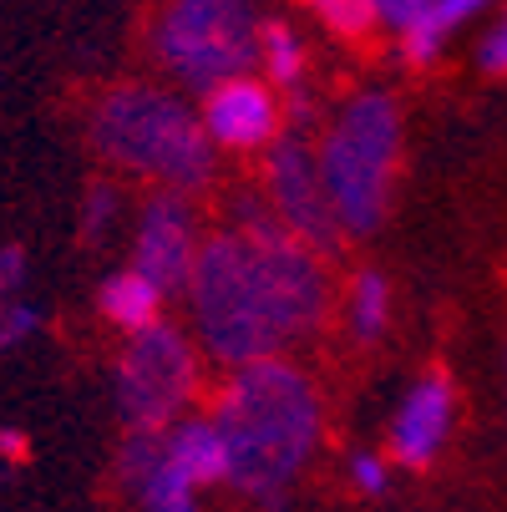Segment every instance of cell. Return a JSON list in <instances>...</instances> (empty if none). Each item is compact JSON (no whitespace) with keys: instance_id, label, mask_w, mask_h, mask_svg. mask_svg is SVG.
Returning a JSON list of instances; mask_svg holds the SVG:
<instances>
[{"instance_id":"obj_18","label":"cell","mask_w":507,"mask_h":512,"mask_svg":"<svg viewBox=\"0 0 507 512\" xmlns=\"http://www.w3.org/2000/svg\"><path fill=\"white\" fill-rule=\"evenodd\" d=\"M41 330V310L21 295H0V350H11Z\"/></svg>"},{"instance_id":"obj_21","label":"cell","mask_w":507,"mask_h":512,"mask_svg":"<svg viewBox=\"0 0 507 512\" xmlns=\"http://www.w3.org/2000/svg\"><path fill=\"white\" fill-rule=\"evenodd\" d=\"M477 61H482V71H492V77H507V16L487 31V41H482Z\"/></svg>"},{"instance_id":"obj_2","label":"cell","mask_w":507,"mask_h":512,"mask_svg":"<svg viewBox=\"0 0 507 512\" xmlns=\"http://www.w3.org/2000/svg\"><path fill=\"white\" fill-rule=\"evenodd\" d=\"M213 426L229 452V482L254 502H279L320 442V396L289 360H259L213 396Z\"/></svg>"},{"instance_id":"obj_7","label":"cell","mask_w":507,"mask_h":512,"mask_svg":"<svg viewBox=\"0 0 507 512\" xmlns=\"http://www.w3.org/2000/svg\"><path fill=\"white\" fill-rule=\"evenodd\" d=\"M264 193H269V208L279 213V224L305 249L330 254L340 244V224H335V208H330V193L320 178V158H310L300 137H279L269 148Z\"/></svg>"},{"instance_id":"obj_10","label":"cell","mask_w":507,"mask_h":512,"mask_svg":"<svg viewBox=\"0 0 507 512\" xmlns=\"http://www.w3.org/2000/svg\"><path fill=\"white\" fill-rule=\"evenodd\" d=\"M447 431H452V381L442 371H431L401 401V416L391 426V452L406 467H431V457L447 442Z\"/></svg>"},{"instance_id":"obj_4","label":"cell","mask_w":507,"mask_h":512,"mask_svg":"<svg viewBox=\"0 0 507 512\" xmlns=\"http://www.w3.org/2000/svg\"><path fill=\"white\" fill-rule=\"evenodd\" d=\"M401 148V107L391 92H360L335 117L325 148H320V178L335 208L340 234H371L386 213L391 168Z\"/></svg>"},{"instance_id":"obj_22","label":"cell","mask_w":507,"mask_h":512,"mask_svg":"<svg viewBox=\"0 0 507 512\" xmlns=\"http://www.w3.org/2000/svg\"><path fill=\"white\" fill-rule=\"evenodd\" d=\"M350 482H355L360 492H381V487H386V467H381V457L355 452V457H350Z\"/></svg>"},{"instance_id":"obj_12","label":"cell","mask_w":507,"mask_h":512,"mask_svg":"<svg viewBox=\"0 0 507 512\" xmlns=\"http://www.w3.org/2000/svg\"><path fill=\"white\" fill-rule=\"evenodd\" d=\"M163 457L193 487L229 477V452H224V436H219V426H213V416H183V421H173L163 431Z\"/></svg>"},{"instance_id":"obj_3","label":"cell","mask_w":507,"mask_h":512,"mask_svg":"<svg viewBox=\"0 0 507 512\" xmlns=\"http://www.w3.org/2000/svg\"><path fill=\"white\" fill-rule=\"evenodd\" d=\"M92 148L137 178H153L168 193H193L213 178V158L219 148L208 142L203 117L188 112L183 97L163 92V87H112L97 107H92Z\"/></svg>"},{"instance_id":"obj_17","label":"cell","mask_w":507,"mask_h":512,"mask_svg":"<svg viewBox=\"0 0 507 512\" xmlns=\"http://www.w3.org/2000/svg\"><path fill=\"white\" fill-rule=\"evenodd\" d=\"M264 61H269V82L274 87H295L300 82V71H305V51L295 41V31L269 21L264 26Z\"/></svg>"},{"instance_id":"obj_13","label":"cell","mask_w":507,"mask_h":512,"mask_svg":"<svg viewBox=\"0 0 507 512\" xmlns=\"http://www.w3.org/2000/svg\"><path fill=\"white\" fill-rule=\"evenodd\" d=\"M97 310L117 325V330H153L158 325V310H163V289L148 279V274H137V269H122V274H107L102 289H97Z\"/></svg>"},{"instance_id":"obj_20","label":"cell","mask_w":507,"mask_h":512,"mask_svg":"<svg viewBox=\"0 0 507 512\" xmlns=\"http://www.w3.org/2000/svg\"><path fill=\"white\" fill-rule=\"evenodd\" d=\"M431 6H437V0H376V11H381V21L386 26H396L401 36L431 11Z\"/></svg>"},{"instance_id":"obj_15","label":"cell","mask_w":507,"mask_h":512,"mask_svg":"<svg viewBox=\"0 0 507 512\" xmlns=\"http://www.w3.org/2000/svg\"><path fill=\"white\" fill-rule=\"evenodd\" d=\"M386 320H391V284L376 269L355 274V284H350V330L360 340H381Z\"/></svg>"},{"instance_id":"obj_11","label":"cell","mask_w":507,"mask_h":512,"mask_svg":"<svg viewBox=\"0 0 507 512\" xmlns=\"http://www.w3.org/2000/svg\"><path fill=\"white\" fill-rule=\"evenodd\" d=\"M122 477L142 512H198L193 482H183L163 457V431H132L122 442Z\"/></svg>"},{"instance_id":"obj_8","label":"cell","mask_w":507,"mask_h":512,"mask_svg":"<svg viewBox=\"0 0 507 512\" xmlns=\"http://www.w3.org/2000/svg\"><path fill=\"white\" fill-rule=\"evenodd\" d=\"M198 229H193V208H188V193H153L142 203V218H137V239H132V269L148 274L163 295L168 289H183L193 279V264H198Z\"/></svg>"},{"instance_id":"obj_5","label":"cell","mask_w":507,"mask_h":512,"mask_svg":"<svg viewBox=\"0 0 507 512\" xmlns=\"http://www.w3.org/2000/svg\"><path fill=\"white\" fill-rule=\"evenodd\" d=\"M148 46L173 82L208 97L264 56V26L254 21V0H168Z\"/></svg>"},{"instance_id":"obj_19","label":"cell","mask_w":507,"mask_h":512,"mask_svg":"<svg viewBox=\"0 0 507 512\" xmlns=\"http://www.w3.org/2000/svg\"><path fill=\"white\" fill-rule=\"evenodd\" d=\"M112 218H117V193L107 183H97L87 193V218H82V234L87 239H102V229H112Z\"/></svg>"},{"instance_id":"obj_16","label":"cell","mask_w":507,"mask_h":512,"mask_svg":"<svg viewBox=\"0 0 507 512\" xmlns=\"http://www.w3.org/2000/svg\"><path fill=\"white\" fill-rule=\"evenodd\" d=\"M305 6L345 41H360V36H371V26L381 21L376 11V0H305Z\"/></svg>"},{"instance_id":"obj_9","label":"cell","mask_w":507,"mask_h":512,"mask_svg":"<svg viewBox=\"0 0 507 512\" xmlns=\"http://www.w3.org/2000/svg\"><path fill=\"white\" fill-rule=\"evenodd\" d=\"M203 132L213 148H229V153L274 148L279 142V102L269 87H259L249 77L224 82L203 97Z\"/></svg>"},{"instance_id":"obj_23","label":"cell","mask_w":507,"mask_h":512,"mask_svg":"<svg viewBox=\"0 0 507 512\" xmlns=\"http://www.w3.org/2000/svg\"><path fill=\"white\" fill-rule=\"evenodd\" d=\"M0 457H6V462H26V431L0 426Z\"/></svg>"},{"instance_id":"obj_6","label":"cell","mask_w":507,"mask_h":512,"mask_svg":"<svg viewBox=\"0 0 507 512\" xmlns=\"http://www.w3.org/2000/svg\"><path fill=\"white\" fill-rule=\"evenodd\" d=\"M198 391V355L183 330L153 325L132 335V345L117 360V406L132 421V431H168L183 421V406Z\"/></svg>"},{"instance_id":"obj_1","label":"cell","mask_w":507,"mask_h":512,"mask_svg":"<svg viewBox=\"0 0 507 512\" xmlns=\"http://www.w3.org/2000/svg\"><path fill=\"white\" fill-rule=\"evenodd\" d=\"M188 300L203 350L219 365L244 371L259 360H279V350L320 325L330 279L320 254L279 224L269 198H239L234 229L203 239Z\"/></svg>"},{"instance_id":"obj_14","label":"cell","mask_w":507,"mask_h":512,"mask_svg":"<svg viewBox=\"0 0 507 512\" xmlns=\"http://www.w3.org/2000/svg\"><path fill=\"white\" fill-rule=\"evenodd\" d=\"M482 6H492V0H437L411 31H406V56L416 61V66H426L431 56L442 51V41H447V31L452 26H462L467 16H477Z\"/></svg>"}]
</instances>
